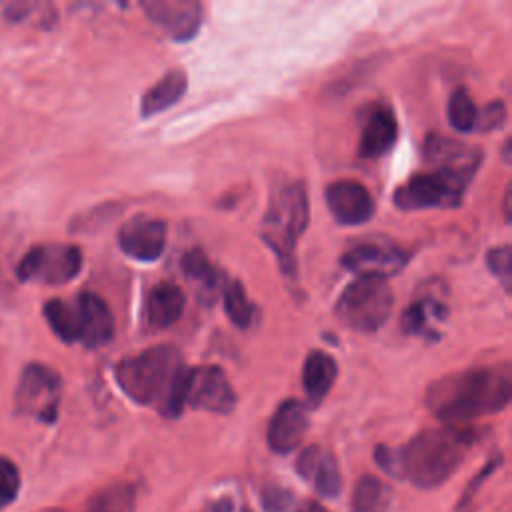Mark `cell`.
<instances>
[{
  "label": "cell",
  "instance_id": "cell-4",
  "mask_svg": "<svg viewBox=\"0 0 512 512\" xmlns=\"http://www.w3.org/2000/svg\"><path fill=\"white\" fill-rule=\"evenodd\" d=\"M310 204L302 182H288L272 196L260 224V238L278 258L284 274L296 272V244L308 226Z\"/></svg>",
  "mask_w": 512,
  "mask_h": 512
},
{
  "label": "cell",
  "instance_id": "cell-30",
  "mask_svg": "<svg viewBox=\"0 0 512 512\" xmlns=\"http://www.w3.org/2000/svg\"><path fill=\"white\" fill-rule=\"evenodd\" d=\"M486 264L490 268V272L502 282V286L506 290H510V246H496L492 250H488L486 254Z\"/></svg>",
  "mask_w": 512,
  "mask_h": 512
},
{
  "label": "cell",
  "instance_id": "cell-9",
  "mask_svg": "<svg viewBox=\"0 0 512 512\" xmlns=\"http://www.w3.org/2000/svg\"><path fill=\"white\" fill-rule=\"evenodd\" d=\"M342 266L358 278H382L398 274L408 264V252L390 240H362L340 258Z\"/></svg>",
  "mask_w": 512,
  "mask_h": 512
},
{
  "label": "cell",
  "instance_id": "cell-33",
  "mask_svg": "<svg viewBox=\"0 0 512 512\" xmlns=\"http://www.w3.org/2000/svg\"><path fill=\"white\" fill-rule=\"evenodd\" d=\"M298 512H328V510L318 502H306Z\"/></svg>",
  "mask_w": 512,
  "mask_h": 512
},
{
  "label": "cell",
  "instance_id": "cell-18",
  "mask_svg": "<svg viewBox=\"0 0 512 512\" xmlns=\"http://www.w3.org/2000/svg\"><path fill=\"white\" fill-rule=\"evenodd\" d=\"M424 158L432 164V166H440V168H448L466 176H474L478 166H480V150L466 146L462 142L450 140L446 136L440 134H432L426 138L424 142Z\"/></svg>",
  "mask_w": 512,
  "mask_h": 512
},
{
  "label": "cell",
  "instance_id": "cell-20",
  "mask_svg": "<svg viewBox=\"0 0 512 512\" xmlns=\"http://www.w3.org/2000/svg\"><path fill=\"white\" fill-rule=\"evenodd\" d=\"M338 376L336 360L320 350H312L302 366V388L310 404L318 406L330 392Z\"/></svg>",
  "mask_w": 512,
  "mask_h": 512
},
{
  "label": "cell",
  "instance_id": "cell-12",
  "mask_svg": "<svg viewBox=\"0 0 512 512\" xmlns=\"http://www.w3.org/2000/svg\"><path fill=\"white\" fill-rule=\"evenodd\" d=\"M166 236L168 228L164 220L140 214L120 226L118 246L126 256L134 260L154 262L166 248Z\"/></svg>",
  "mask_w": 512,
  "mask_h": 512
},
{
  "label": "cell",
  "instance_id": "cell-13",
  "mask_svg": "<svg viewBox=\"0 0 512 512\" xmlns=\"http://www.w3.org/2000/svg\"><path fill=\"white\" fill-rule=\"evenodd\" d=\"M326 206L332 218L342 226L364 224L374 214V198L368 188L352 178H340L324 190Z\"/></svg>",
  "mask_w": 512,
  "mask_h": 512
},
{
  "label": "cell",
  "instance_id": "cell-29",
  "mask_svg": "<svg viewBox=\"0 0 512 512\" xmlns=\"http://www.w3.org/2000/svg\"><path fill=\"white\" fill-rule=\"evenodd\" d=\"M20 490V470L10 460L0 456V510L10 506Z\"/></svg>",
  "mask_w": 512,
  "mask_h": 512
},
{
  "label": "cell",
  "instance_id": "cell-8",
  "mask_svg": "<svg viewBox=\"0 0 512 512\" xmlns=\"http://www.w3.org/2000/svg\"><path fill=\"white\" fill-rule=\"evenodd\" d=\"M82 268V252L72 244H40L26 252L18 264V278L24 282L66 284Z\"/></svg>",
  "mask_w": 512,
  "mask_h": 512
},
{
  "label": "cell",
  "instance_id": "cell-26",
  "mask_svg": "<svg viewBox=\"0 0 512 512\" xmlns=\"http://www.w3.org/2000/svg\"><path fill=\"white\" fill-rule=\"evenodd\" d=\"M180 266H182L184 276L190 278V280H194V282H198V284L202 286V290H206V292H208V290L214 292V290H218V286L222 288V284H224V280L220 278L218 270L208 262L206 254H204L200 248L188 250V252L182 256Z\"/></svg>",
  "mask_w": 512,
  "mask_h": 512
},
{
  "label": "cell",
  "instance_id": "cell-19",
  "mask_svg": "<svg viewBox=\"0 0 512 512\" xmlns=\"http://www.w3.org/2000/svg\"><path fill=\"white\" fill-rule=\"evenodd\" d=\"M186 308V294L172 282L156 284L144 302V318L152 328H168L180 320Z\"/></svg>",
  "mask_w": 512,
  "mask_h": 512
},
{
  "label": "cell",
  "instance_id": "cell-7",
  "mask_svg": "<svg viewBox=\"0 0 512 512\" xmlns=\"http://www.w3.org/2000/svg\"><path fill=\"white\" fill-rule=\"evenodd\" d=\"M62 380L44 364H30L22 370L16 388V408L24 416L52 424L58 418Z\"/></svg>",
  "mask_w": 512,
  "mask_h": 512
},
{
  "label": "cell",
  "instance_id": "cell-25",
  "mask_svg": "<svg viewBox=\"0 0 512 512\" xmlns=\"http://www.w3.org/2000/svg\"><path fill=\"white\" fill-rule=\"evenodd\" d=\"M136 490L128 482H116L92 496L86 512H134Z\"/></svg>",
  "mask_w": 512,
  "mask_h": 512
},
{
  "label": "cell",
  "instance_id": "cell-31",
  "mask_svg": "<svg viewBox=\"0 0 512 512\" xmlns=\"http://www.w3.org/2000/svg\"><path fill=\"white\" fill-rule=\"evenodd\" d=\"M506 120V106L500 100H494L490 104H486L482 110H478V122H476V130L480 132H488L494 128H500Z\"/></svg>",
  "mask_w": 512,
  "mask_h": 512
},
{
  "label": "cell",
  "instance_id": "cell-3",
  "mask_svg": "<svg viewBox=\"0 0 512 512\" xmlns=\"http://www.w3.org/2000/svg\"><path fill=\"white\" fill-rule=\"evenodd\" d=\"M116 382L136 404L154 406L162 416L176 418L184 410L186 374L182 354L170 344H158L116 364Z\"/></svg>",
  "mask_w": 512,
  "mask_h": 512
},
{
  "label": "cell",
  "instance_id": "cell-10",
  "mask_svg": "<svg viewBox=\"0 0 512 512\" xmlns=\"http://www.w3.org/2000/svg\"><path fill=\"white\" fill-rule=\"evenodd\" d=\"M184 404L216 414H228L236 406V394L218 366L188 368Z\"/></svg>",
  "mask_w": 512,
  "mask_h": 512
},
{
  "label": "cell",
  "instance_id": "cell-23",
  "mask_svg": "<svg viewBox=\"0 0 512 512\" xmlns=\"http://www.w3.org/2000/svg\"><path fill=\"white\" fill-rule=\"evenodd\" d=\"M392 502V490L384 484L378 476L364 474L358 478L352 500L350 512H388Z\"/></svg>",
  "mask_w": 512,
  "mask_h": 512
},
{
  "label": "cell",
  "instance_id": "cell-15",
  "mask_svg": "<svg viewBox=\"0 0 512 512\" xmlns=\"http://www.w3.org/2000/svg\"><path fill=\"white\" fill-rule=\"evenodd\" d=\"M398 138V120L390 106L374 104L364 114L360 140H358V156L364 160H374L386 154Z\"/></svg>",
  "mask_w": 512,
  "mask_h": 512
},
{
  "label": "cell",
  "instance_id": "cell-22",
  "mask_svg": "<svg viewBox=\"0 0 512 512\" xmlns=\"http://www.w3.org/2000/svg\"><path fill=\"white\" fill-rule=\"evenodd\" d=\"M188 88V76L184 70L174 68L166 72L152 88H148L140 102V116L150 118L154 114H160L168 110L172 104H176Z\"/></svg>",
  "mask_w": 512,
  "mask_h": 512
},
{
  "label": "cell",
  "instance_id": "cell-16",
  "mask_svg": "<svg viewBox=\"0 0 512 512\" xmlns=\"http://www.w3.org/2000/svg\"><path fill=\"white\" fill-rule=\"evenodd\" d=\"M296 472L324 498H336L342 490V474L332 452L308 446L296 458Z\"/></svg>",
  "mask_w": 512,
  "mask_h": 512
},
{
  "label": "cell",
  "instance_id": "cell-32",
  "mask_svg": "<svg viewBox=\"0 0 512 512\" xmlns=\"http://www.w3.org/2000/svg\"><path fill=\"white\" fill-rule=\"evenodd\" d=\"M264 502H266V508L270 512H278V510H284L286 508V502H288V494L276 490V488H270L268 494L264 496Z\"/></svg>",
  "mask_w": 512,
  "mask_h": 512
},
{
  "label": "cell",
  "instance_id": "cell-34",
  "mask_svg": "<svg viewBox=\"0 0 512 512\" xmlns=\"http://www.w3.org/2000/svg\"><path fill=\"white\" fill-rule=\"evenodd\" d=\"M40 512H64V510H60V508H44Z\"/></svg>",
  "mask_w": 512,
  "mask_h": 512
},
{
  "label": "cell",
  "instance_id": "cell-21",
  "mask_svg": "<svg viewBox=\"0 0 512 512\" xmlns=\"http://www.w3.org/2000/svg\"><path fill=\"white\" fill-rule=\"evenodd\" d=\"M448 316L446 306L436 302L434 298L426 296L412 302L402 314V330L412 336H420L426 340H438L442 332L438 324H442Z\"/></svg>",
  "mask_w": 512,
  "mask_h": 512
},
{
  "label": "cell",
  "instance_id": "cell-28",
  "mask_svg": "<svg viewBox=\"0 0 512 512\" xmlns=\"http://www.w3.org/2000/svg\"><path fill=\"white\" fill-rule=\"evenodd\" d=\"M448 122L458 132L476 130L478 108L466 88H456L448 100Z\"/></svg>",
  "mask_w": 512,
  "mask_h": 512
},
{
  "label": "cell",
  "instance_id": "cell-2",
  "mask_svg": "<svg viewBox=\"0 0 512 512\" xmlns=\"http://www.w3.org/2000/svg\"><path fill=\"white\" fill-rule=\"evenodd\" d=\"M510 388L508 366L472 368L432 382L426 406L446 426L460 428L474 418L504 410L510 402Z\"/></svg>",
  "mask_w": 512,
  "mask_h": 512
},
{
  "label": "cell",
  "instance_id": "cell-14",
  "mask_svg": "<svg viewBox=\"0 0 512 512\" xmlns=\"http://www.w3.org/2000/svg\"><path fill=\"white\" fill-rule=\"evenodd\" d=\"M308 426H310V416H308L306 404L294 398L284 400L276 408L268 424L266 440L270 450L278 454L292 452L302 442L304 434L308 432Z\"/></svg>",
  "mask_w": 512,
  "mask_h": 512
},
{
  "label": "cell",
  "instance_id": "cell-27",
  "mask_svg": "<svg viewBox=\"0 0 512 512\" xmlns=\"http://www.w3.org/2000/svg\"><path fill=\"white\" fill-rule=\"evenodd\" d=\"M220 290L226 314L232 320V324H236L238 328H248L254 320V306L248 300L244 286L236 280H228L222 284Z\"/></svg>",
  "mask_w": 512,
  "mask_h": 512
},
{
  "label": "cell",
  "instance_id": "cell-5",
  "mask_svg": "<svg viewBox=\"0 0 512 512\" xmlns=\"http://www.w3.org/2000/svg\"><path fill=\"white\" fill-rule=\"evenodd\" d=\"M394 308V294L382 278H358L350 282L336 302L340 322L358 332L378 330Z\"/></svg>",
  "mask_w": 512,
  "mask_h": 512
},
{
  "label": "cell",
  "instance_id": "cell-35",
  "mask_svg": "<svg viewBox=\"0 0 512 512\" xmlns=\"http://www.w3.org/2000/svg\"><path fill=\"white\" fill-rule=\"evenodd\" d=\"M242 512H252V510H250V508H244V510H242Z\"/></svg>",
  "mask_w": 512,
  "mask_h": 512
},
{
  "label": "cell",
  "instance_id": "cell-11",
  "mask_svg": "<svg viewBox=\"0 0 512 512\" xmlns=\"http://www.w3.org/2000/svg\"><path fill=\"white\" fill-rule=\"evenodd\" d=\"M140 6L154 26L178 42L196 36L202 24V6L194 0H146Z\"/></svg>",
  "mask_w": 512,
  "mask_h": 512
},
{
  "label": "cell",
  "instance_id": "cell-6",
  "mask_svg": "<svg viewBox=\"0 0 512 512\" xmlns=\"http://www.w3.org/2000/svg\"><path fill=\"white\" fill-rule=\"evenodd\" d=\"M472 178L448 168L432 166L426 172L410 176L394 192V204L400 210L456 208Z\"/></svg>",
  "mask_w": 512,
  "mask_h": 512
},
{
  "label": "cell",
  "instance_id": "cell-17",
  "mask_svg": "<svg viewBox=\"0 0 512 512\" xmlns=\"http://www.w3.org/2000/svg\"><path fill=\"white\" fill-rule=\"evenodd\" d=\"M74 304L80 322V342L86 348L106 346L114 338V318L108 304L94 292H80Z\"/></svg>",
  "mask_w": 512,
  "mask_h": 512
},
{
  "label": "cell",
  "instance_id": "cell-1",
  "mask_svg": "<svg viewBox=\"0 0 512 512\" xmlns=\"http://www.w3.org/2000/svg\"><path fill=\"white\" fill-rule=\"evenodd\" d=\"M474 442L472 430L428 428L402 448L378 446L374 460L392 478L408 480L418 488H436L460 468Z\"/></svg>",
  "mask_w": 512,
  "mask_h": 512
},
{
  "label": "cell",
  "instance_id": "cell-24",
  "mask_svg": "<svg viewBox=\"0 0 512 512\" xmlns=\"http://www.w3.org/2000/svg\"><path fill=\"white\" fill-rule=\"evenodd\" d=\"M44 316L54 334L64 342H80V322L74 300L52 298L44 306Z\"/></svg>",
  "mask_w": 512,
  "mask_h": 512
}]
</instances>
